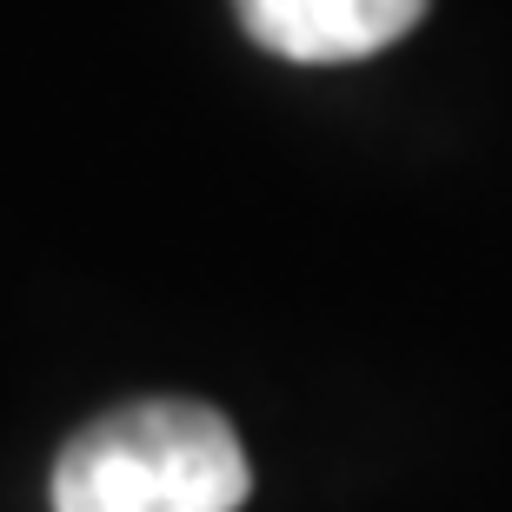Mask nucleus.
I'll use <instances>...</instances> for the list:
<instances>
[{"label": "nucleus", "instance_id": "obj_1", "mask_svg": "<svg viewBox=\"0 0 512 512\" xmlns=\"http://www.w3.org/2000/svg\"><path fill=\"white\" fill-rule=\"evenodd\" d=\"M240 433L200 399H133L54 459V512H240Z\"/></svg>", "mask_w": 512, "mask_h": 512}, {"label": "nucleus", "instance_id": "obj_2", "mask_svg": "<svg viewBox=\"0 0 512 512\" xmlns=\"http://www.w3.org/2000/svg\"><path fill=\"white\" fill-rule=\"evenodd\" d=\"M233 14L266 54L300 67H340L406 40L426 0H233Z\"/></svg>", "mask_w": 512, "mask_h": 512}]
</instances>
